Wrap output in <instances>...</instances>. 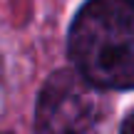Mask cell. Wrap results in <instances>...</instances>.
<instances>
[{
	"label": "cell",
	"instance_id": "6da1fadb",
	"mask_svg": "<svg viewBox=\"0 0 134 134\" xmlns=\"http://www.w3.org/2000/svg\"><path fill=\"white\" fill-rule=\"evenodd\" d=\"M75 70L99 90L134 87V0H87L70 27Z\"/></svg>",
	"mask_w": 134,
	"mask_h": 134
},
{
	"label": "cell",
	"instance_id": "7a4b0ae2",
	"mask_svg": "<svg viewBox=\"0 0 134 134\" xmlns=\"http://www.w3.org/2000/svg\"><path fill=\"white\" fill-rule=\"evenodd\" d=\"M107 117V99L77 70H60L47 77L37 94V134H99Z\"/></svg>",
	"mask_w": 134,
	"mask_h": 134
},
{
	"label": "cell",
	"instance_id": "3957f363",
	"mask_svg": "<svg viewBox=\"0 0 134 134\" xmlns=\"http://www.w3.org/2000/svg\"><path fill=\"white\" fill-rule=\"evenodd\" d=\"M119 134H134V112L129 117H127L124 122H122V129H119Z\"/></svg>",
	"mask_w": 134,
	"mask_h": 134
},
{
	"label": "cell",
	"instance_id": "277c9868",
	"mask_svg": "<svg viewBox=\"0 0 134 134\" xmlns=\"http://www.w3.org/2000/svg\"><path fill=\"white\" fill-rule=\"evenodd\" d=\"M0 92H3V62H0Z\"/></svg>",
	"mask_w": 134,
	"mask_h": 134
},
{
	"label": "cell",
	"instance_id": "5b68a950",
	"mask_svg": "<svg viewBox=\"0 0 134 134\" xmlns=\"http://www.w3.org/2000/svg\"><path fill=\"white\" fill-rule=\"evenodd\" d=\"M0 134H5V132H0Z\"/></svg>",
	"mask_w": 134,
	"mask_h": 134
}]
</instances>
